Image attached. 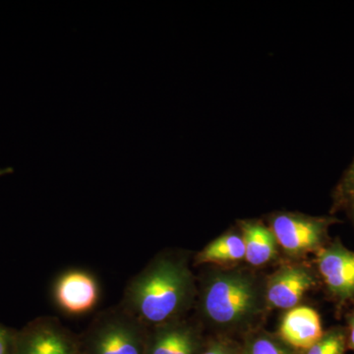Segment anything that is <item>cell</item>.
Returning a JSON list of instances; mask_svg holds the SVG:
<instances>
[{
	"label": "cell",
	"mask_w": 354,
	"mask_h": 354,
	"mask_svg": "<svg viewBox=\"0 0 354 354\" xmlns=\"http://www.w3.org/2000/svg\"><path fill=\"white\" fill-rule=\"evenodd\" d=\"M348 335L342 328H334L325 332L320 341L300 354H346Z\"/></svg>",
	"instance_id": "cell-14"
},
{
	"label": "cell",
	"mask_w": 354,
	"mask_h": 354,
	"mask_svg": "<svg viewBox=\"0 0 354 354\" xmlns=\"http://www.w3.org/2000/svg\"><path fill=\"white\" fill-rule=\"evenodd\" d=\"M332 218L295 213H277L270 218V225L279 248L293 258L318 252L327 239Z\"/></svg>",
	"instance_id": "cell-4"
},
{
	"label": "cell",
	"mask_w": 354,
	"mask_h": 354,
	"mask_svg": "<svg viewBox=\"0 0 354 354\" xmlns=\"http://www.w3.org/2000/svg\"><path fill=\"white\" fill-rule=\"evenodd\" d=\"M148 330L120 305L111 307L78 335L81 354H145Z\"/></svg>",
	"instance_id": "cell-3"
},
{
	"label": "cell",
	"mask_w": 354,
	"mask_h": 354,
	"mask_svg": "<svg viewBox=\"0 0 354 354\" xmlns=\"http://www.w3.org/2000/svg\"><path fill=\"white\" fill-rule=\"evenodd\" d=\"M200 354H241V344L227 335H218L207 339Z\"/></svg>",
	"instance_id": "cell-16"
},
{
	"label": "cell",
	"mask_w": 354,
	"mask_h": 354,
	"mask_svg": "<svg viewBox=\"0 0 354 354\" xmlns=\"http://www.w3.org/2000/svg\"><path fill=\"white\" fill-rule=\"evenodd\" d=\"M206 342L201 325L184 318L150 328L145 354H200Z\"/></svg>",
	"instance_id": "cell-8"
},
{
	"label": "cell",
	"mask_w": 354,
	"mask_h": 354,
	"mask_svg": "<svg viewBox=\"0 0 354 354\" xmlns=\"http://www.w3.org/2000/svg\"><path fill=\"white\" fill-rule=\"evenodd\" d=\"M348 208L349 209H351V216H353V220H354V201L353 203H351V205H349V206L348 207Z\"/></svg>",
	"instance_id": "cell-20"
},
{
	"label": "cell",
	"mask_w": 354,
	"mask_h": 354,
	"mask_svg": "<svg viewBox=\"0 0 354 354\" xmlns=\"http://www.w3.org/2000/svg\"><path fill=\"white\" fill-rule=\"evenodd\" d=\"M18 330L0 324V354H13Z\"/></svg>",
	"instance_id": "cell-17"
},
{
	"label": "cell",
	"mask_w": 354,
	"mask_h": 354,
	"mask_svg": "<svg viewBox=\"0 0 354 354\" xmlns=\"http://www.w3.org/2000/svg\"><path fill=\"white\" fill-rule=\"evenodd\" d=\"M317 254V266L330 295L339 302L354 297V252L335 241Z\"/></svg>",
	"instance_id": "cell-9"
},
{
	"label": "cell",
	"mask_w": 354,
	"mask_h": 354,
	"mask_svg": "<svg viewBox=\"0 0 354 354\" xmlns=\"http://www.w3.org/2000/svg\"><path fill=\"white\" fill-rule=\"evenodd\" d=\"M266 279L242 268L213 269L203 274L197 290L198 314L202 322L221 335L255 328L268 311Z\"/></svg>",
	"instance_id": "cell-2"
},
{
	"label": "cell",
	"mask_w": 354,
	"mask_h": 354,
	"mask_svg": "<svg viewBox=\"0 0 354 354\" xmlns=\"http://www.w3.org/2000/svg\"><path fill=\"white\" fill-rule=\"evenodd\" d=\"M315 286V274L307 266H281L265 281L268 308L286 311L297 307Z\"/></svg>",
	"instance_id": "cell-7"
},
{
	"label": "cell",
	"mask_w": 354,
	"mask_h": 354,
	"mask_svg": "<svg viewBox=\"0 0 354 354\" xmlns=\"http://www.w3.org/2000/svg\"><path fill=\"white\" fill-rule=\"evenodd\" d=\"M239 227L249 265L262 267L278 258L279 247L271 228L259 221H242Z\"/></svg>",
	"instance_id": "cell-11"
},
{
	"label": "cell",
	"mask_w": 354,
	"mask_h": 354,
	"mask_svg": "<svg viewBox=\"0 0 354 354\" xmlns=\"http://www.w3.org/2000/svg\"><path fill=\"white\" fill-rule=\"evenodd\" d=\"M346 335H348V346L354 351V312L349 316L348 333Z\"/></svg>",
	"instance_id": "cell-18"
},
{
	"label": "cell",
	"mask_w": 354,
	"mask_h": 354,
	"mask_svg": "<svg viewBox=\"0 0 354 354\" xmlns=\"http://www.w3.org/2000/svg\"><path fill=\"white\" fill-rule=\"evenodd\" d=\"M13 354H81L79 337L57 318L39 317L18 330Z\"/></svg>",
	"instance_id": "cell-5"
},
{
	"label": "cell",
	"mask_w": 354,
	"mask_h": 354,
	"mask_svg": "<svg viewBox=\"0 0 354 354\" xmlns=\"http://www.w3.org/2000/svg\"><path fill=\"white\" fill-rule=\"evenodd\" d=\"M245 260V245L241 230L230 232L209 242L194 257V265L235 264Z\"/></svg>",
	"instance_id": "cell-12"
},
{
	"label": "cell",
	"mask_w": 354,
	"mask_h": 354,
	"mask_svg": "<svg viewBox=\"0 0 354 354\" xmlns=\"http://www.w3.org/2000/svg\"><path fill=\"white\" fill-rule=\"evenodd\" d=\"M196 298L187 258L162 253L130 279L118 305L150 329L185 318Z\"/></svg>",
	"instance_id": "cell-1"
},
{
	"label": "cell",
	"mask_w": 354,
	"mask_h": 354,
	"mask_svg": "<svg viewBox=\"0 0 354 354\" xmlns=\"http://www.w3.org/2000/svg\"><path fill=\"white\" fill-rule=\"evenodd\" d=\"M324 332L320 315L315 309L298 305L286 310L277 335L298 351H304L320 341Z\"/></svg>",
	"instance_id": "cell-10"
},
{
	"label": "cell",
	"mask_w": 354,
	"mask_h": 354,
	"mask_svg": "<svg viewBox=\"0 0 354 354\" xmlns=\"http://www.w3.org/2000/svg\"><path fill=\"white\" fill-rule=\"evenodd\" d=\"M354 201V160L335 191V207H348Z\"/></svg>",
	"instance_id": "cell-15"
},
{
	"label": "cell",
	"mask_w": 354,
	"mask_h": 354,
	"mask_svg": "<svg viewBox=\"0 0 354 354\" xmlns=\"http://www.w3.org/2000/svg\"><path fill=\"white\" fill-rule=\"evenodd\" d=\"M55 306L65 315L79 317L92 313L101 299V286L93 272L69 269L55 279L51 288Z\"/></svg>",
	"instance_id": "cell-6"
},
{
	"label": "cell",
	"mask_w": 354,
	"mask_h": 354,
	"mask_svg": "<svg viewBox=\"0 0 354 354\" xmlns=\"http://www.w3.org/2000/svg\"><path fill=\"white\" fill-rule=\"evenodd\" d=\"M241 354H300L277 334L262 329L250 330L244 335Z\"/></svg>",
	"instance_id": "cell-13"
},
{
	"label": "cell",
	"mask_w": 354,
	"mask_h": 354,
	"mask_svg": "<svg viewBox=\"0 0 354 354\" xmlns=\"http://www.w3.org/2000/svg\"><path fill=\"white\" fill-rule=\"evenodd\" d=\"M12 167H7V169H0V177L6 176V174H10L13 172Z\"/></svg>",
	"instance_id": "cell-19"
}]
</instances>
